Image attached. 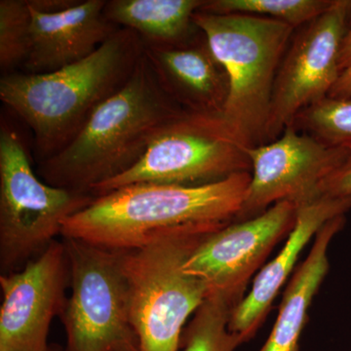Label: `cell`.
I'll return each mask as SVG.
<instances>
[{
	"instance_id": "3",
	"label": "cell",
	"mask_w": 351,
	"mask_h": 351,
	"mask_svg": "<svg viewBox=\"0 0 351 351\" xmlns=\"http://www.w3.org/2000/svg\"><path fill=\"white\" fill-rule=\"evenodd\" d=\"M144 52L135 32L119 29L91 56L52 73L1 76L0 99L31 128L38 164L64 149L101 103L130 80Z\"/></svg>"
},
{
	"instance_id": "22",
	"label": "cell",
	"mask_w": 351,
	"mask_h": 351,
	"mask_svg": "<svg viewBox=\"0 0 351 351\" xmlns=\"http://www.w3.org/2000/svg\"><path fill=\"white\" fill-rule=\"evenodd\" d=\"M316 195L351 197V147L343 161L318 184Z\"/></svg>"
},
{
	"instance_id": "25",
	"label": "cell",
	"mask_w": 351,
	"mask_h": 351,
	"mask_svg": "<svg viewBox=\"0 0 351 351\" xmlns=\"http://www.w3.org/2000/svg\"><path fill=\"white\" fill-rule=\"evenodd\" d=\"M339 66L341 73L351 68V29L346 34L339 48Z\"/></svg>"
},
{
	"instance_id": "20",
	"label": "cell",
	"mask_w": 351,
	"mask_h": 351,
	"mask_svg": "<svg viewBox=\"0 0 351 351\" xmlns=\"http://www.w3.org/2000/svg\"><path fill=\"white\" fill-rule=\"evenodd\" d=\"M290 126L323 144L351 147V99L327 97L298 113Z\"/></svg>"
},
{
	"instance_id": "14",
	"label": "cell",
	"mask_w": 351,
	"mask_h": 351,
	"mask_svg": "<svg viewBox=\"0 0 351 351\" xmlns=\"http://www.w3.org/2000/svg\"><path fill=\"white\" fill-rule=\"evenodd\" d=\"M144 56L164 92L186 112L221 113L230 78L201 31L171 45H144Z\"/></svg>"
},
{
	"instance_id": "12",
	"label": "cell",
	"mask_w": 351,
	"mask_h": 351,
	"mask_svg": "<svg viewBox=\"0 0 351 351\" xmlns=\"http://www.w3.org/2000/svg\"><path fill=\"white\" fill-rule=\"evenodd\" d=\"M69 283L63 240L22 269L0 276V351H47L51 323L63 311Z\"/></svg>"
},
{
	"instance_id": "26",
	"label": "cell",
	"mask_w": 351,
	"mask_h": 351,
	"mask_svg": "<svg viewBox=\"0 0 351 351\" xmlns=\"http://www.w3.org/2000/svg\"><path fill=\"white\" fill-rule=\"evenodd\" d=\"M47 351H64V348H62L61 346H58L56 343H52L48 346Z\"/></svg>"
},
{
	"instance_id": "19",
	"label": "cell",
	"mask_w": 351,
	"mask_h": 351,
	"mask_svg": "<svg viewBox=\"0 0 351 351\" xmlns=\"http://www.w3.org/2000/svg\"><path fill=\"white\" fill-rule=\"evenodd\" d=\"M232 308L218 297H207L182 332V351H234L241 339L228 330Z\"/></svg>"
},
{
	"instance_id": "1",
	"label": "cell",
	"mask_w": 351,
	"mask_h": 351,
	"mask_svg": "<svg viewBox=\"0 0 351 351\" xmlns=\"http://www.w3.org/2000/svg\"><path fill=\"white\" fill-rule=\"evenodd\" d=\"M250 172L201 186L141 182L97 196L64 221L62 237L112 250H132L195 226H228L237 219Z\"/></svg>"
},
{
	"instance_id": "17",
	"label": "cell",
	"mask_w": 351,
	"mask_h": 351,
	"mask_svg": "<svg viewBox=\"0 0 351 351\" xmlns=\"http://www.w3.org/2000/svg\"><path fill=\"white\" fill-rule=\"evenodd\" d=\"M205 0H110L105 15L120 29L135 32L144 45H171L200 32L193 15Z\"/></svg>"
},
{
	"instance_id": "11",
	"label": "cell",
	"mask_w": 351,
	"mask_h": 351,
	"mask_svg": "<svg viewBox=\"0 0 351 351\" xmlns=\"http://www.w3.org/2000/svg\"><path fill=\"white\" fill-rule=\"evenodd\" d=\"M350 147H331L289 126L280 137L246 149L250 184L234 221L265 213L284 200L302 202L316 196L318 184L343 161Z\"/></svg>"
},
{
	"instance_id": "7",
	"label": "cell",
	"mask_w": 351,
	"mask_h": 351,
	"mask_svg": "<svg viewBox=\"0 0 351 351\" xmlns=\"http://www.w3.org/2000/svg\"><path fill=\"white\" fill-rule=\"evenodd\" d=\"M243 172H252L250 158L223 114L184 110L157 134L133 168L92 195L141 182L207 186Z\"/></svg>"
},
{
	"instance_id": "21",
	"label": "cell",
	"mask_w": 351,
	"mask_h": 351,
	"mask_svg": "<svg viewBox=\"0 0 351 351\" xmlns=\"http://www.w3.org/2000/svg\"><path fill=\"white\" fill-rule=\"evenodd\" d=\"M32 12L27 0L0 1V69L2 75L24 66L31 43Z\"/></svg>"
},
{
	"instance_id": "24",
	"label": "cell",
	"mask_w": 351,
	"mask_h": 351,
	"mask_svg": "<svg viewBox=\"0 0 351 351\" xmlns=\"http://www.w3.org/2000/svg\"><path fill=\"white\" fill-rule=\"evenodd\" d=\"M328 97L332 99H351V68L341 73Z\"/></svg>"
},
{
	"instance_id": "5",
	"label": "cell",
	"mask_w": 351,
	"mask_h": 351,
	"mask_svg": "<svg viewBox=\"0 0 351 351\" xmlns=\"http://www.w3.org/2000/svg\"><path fill=\"white\" fill-rule=\"evenodd\" d=\"M193 22L230 78L221 112L226 123L246 149L267 144L274 82L294 27L261 16L201 11Z\"/></svg>"
},
{
	"instance_id": "9",
	"label": "cell",
	"mask_w": 351,
	"mask_h": 351,
	"mask_svg": "<svg viewBox=\"0 0 351 351\" xmlns=\"http://www.w3.org/2000/svg\"><path fill=\"white\" fill-rule=\"evenodd\" d=\"M351 29V0H332L324 13L295 29L277 71L267 144L304 108L327 98L341 75V41Z\"/></svg>"
},
{
	"instance_id": "4",
	"label": "cell",
	"mask_w": 351,
	"mask_h": 351,
	"mask_svg": "<svg viewBox=\"0 0 351 351\" xmlns=\"http://www.w3.org/2000/svg\"><path fill=\"white\" fill-rule=\"evenodd\" d=\"M225 226H195L141 248L119 250L138 351H180L184 325L208 295L206 284L186 274L184 263Z\"/></svg>"
},
{
	"instance_id": "2",
	"label": "cell",
	"mask_w": 351,
	"mask_h": 351,
	"mask_svg": "<svg viewBox=\"0 0 351 351\" xmlns=\"http://www.w3.org/2000/svg\"><path fill=\"white\" fill-rule=\"evenodd\" d=\"M141 57L123 88L101 103L64 149L38 164L50 186L91 193L125 174L144 156L164 126L181 114Z\"/></svg>"
},
{
	"instance_id": "10",
	"label": "cell",
	"mask_w": 351,
	"mask_h": 351,
	"mask_svg": "<svg viewBox=\"0 0 351 351\" xmlns=\"http://www.w3.org/2000/svg\"><path fill=\"white\" fill-rule=\"evenodd\" d=\"M297 211V203L284 200L255 218L233 221L196 248L184 263V272L206 284L207 297H218L234 308L252 277L292 232Z\"/></svg>"
},
{
	"instance_id": "15",
	"label": "cell",
	"mask_w": 351,
	"mask_h": 351,
	"mask_svg": "<svg viewBox=\"0 0 351 351\" xmlns=\"http://www.w3.org/2000/svg\"><path fill=\"white\" fill-rule=\"evenodd\" d=\"M107 0H80L62 12L32 10L31 43L23 68L43 75L91 56L120 27L106 17Z\"/></svg>"
},
{
	"instance_id": "13",
	"label": "cell",
	"mask_w": 351,
	"mask_h": 351,
	"mask_svg": "<svg viewBox=\"0 0 351 351\" xmlns=\"http://www.w3.org/2000/svg\"><path fill=\"white\" fill-rule=\"evenodd\" d=\"M297 205L295 225L287 242L274 260L263 265L250 292L230 313L228 330L243 343L253 339L265 322L277 294L292 276L302 250L327 221L350 211L351 197L316 195Z\"/></svg>"
},
{
	"instance_id": "8",
	"label": "cell",
	"mask_w": 351,
	"mask_h": 351,
	"mask_svg": "<svg viewBox=\"0 0 351 351\" xmlns=\"http://www.w3.org/2000/svg\"><path fill=\"white\" fill-rule=\"evenodd\" d=\"M71 295L60 318L64 351H138L119 250L63 237Z\"/></svg>"
},
{
	"instance_id": "18",
	"label": "cell",
	"mask_w": 351,
	"mask_h": 351,
	"mask_svg": "<svg viewBox=\"0 0 351 351\" xmlns=\"http://www.w3.org/2000/svg\"><path fill=\"white\" fill-rule=\"evenodd\" d=\"M332 0H205L198 11L261 16L299 29L324 13Z\"/></svg>"
},
{
	"instance_id": "23",
	"label": "cell",
	"mask_w": 351,
	"mask_h": 351,
	"mask_svg": "<svg viewBox=\"0 0 351 351\" xmlns=\"http://www.w3.org/2000/svg\"><path fill=\"white\" fill-rule=\"evenodd\" d=\"M80 0H27L32 10L45 14L62 12L80 3Z\"/></svg>"
},
{
	"instance_id": "16",
	"label": "cell",
	"mask_w": 351,
	"mask_h": 351,
	"mask_svg": "<svg viewBox=\"0 0 351 351\" xmlns=\"http://www.w3.org/2000/svg\"><path fill=\"white\" fill-rule=\"evenodd\" d=\"M346 223V216L336 217L316 233L306 260L298 265L291 276L272 331L258 351H299L309 307L329 272L330 244Z\"/></svg>"
},
{
	"instance_id": "6",
	"label": "cell",
	"mask_w": 351,
	"mask_h": 351,
	"mask_svg": "<svg viewBox=\"0 0 351 351\" xmlns=\"http://www.w3.org/2000/svg\"><path fill=\"white\" fill-rule=\"evenodd\" d=\"M91 193L50 186L32 167L19 132L2 119L0 128V276L39 257L64 221L89 206Z\"/></svg>"
}]
</instances>
